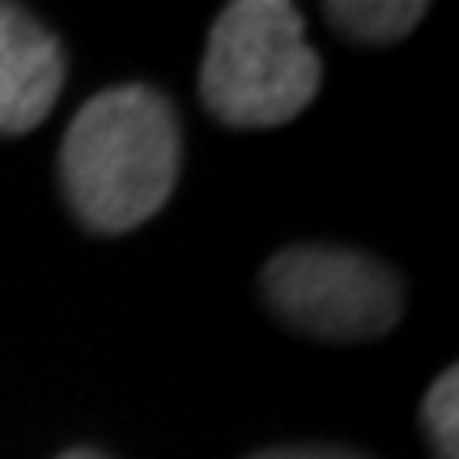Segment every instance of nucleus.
I'll return each instance as SVG.
<instances>
[{"label":"nucleus","instance_id":"f257e3e1","mask_svg":"<svg viewBox=\"0 0 459 459\" xmlns=\"http://www.w3.org/2000/svg\"><path fill=\"white\" fill-rule=\"evenodd\" d=\"M179 115L158 85H111L73 115L60 145L68 209L94 234H128L179 183Z\"/></svg>","mask_w":459,"mask_h":459},{"label":"nucleus","instance_id":"f03ea898","mask_svg":"<svg viewBox=\"0 0 459 459\" xmlns=\"http://www.w3.org/2000/svg\"><path fill=\"white\" fill-rule=\"evenodd\" d=\"M324 65L290 0H234L217 13L200 99L226 128H281L319 94Z\"/></svg>","mask_w":459,"mask_h":459},{"label":"nucleus","instance_id":"7ed1b4c3","mask_svg":"<svg viewBox=\"0 0 459 459\" xmlns=\"http://www.w3.org/2000/svg\"><path fill=\"white\" fill-rule=\"evenodd\" d=\"M264 298L277 319L319 341H375L404 315V285L375 255L302 243L264 264Z\"/></svg>","mask_w":459,"mask_h":459},{"label":"nucleus","instance_id":"20e7f679","mask_svg":"<svg viewBox=\"0 0 459 459\" xmlns=\"http://www.w3.org/2000/svg\"><path fill=\"white\" fill-rule=\"evenodd\" d=\"M65 85V48L30 9L0 0V136H22L51 115Z\"/></svg>","mask_w":459,"mask_h":459},{"label":"nucleus","instance_id":"39448f33","mask_svg":"<svg viewBox=\"0 0 459 459\" xmlns=\"http://www.w3.org/2000/svg\"><path fill=\"white\" fill-rule=\"evenodd\" d=\"M426 13L429 4H421V0H332V4H324L332 30L344 34L349 43H361V48H383V43L409 39Z\"/></svg>","mask_w":459,"mask_h":459},{"label":"nucleus","instance_id":"423d86ee","mask_svg":"<svg viewBox=\"0 0 459 459\" xmlns=\"http://www.w3.org/2000/svg\"><path fill=\"white\" fill-rule=\"evenodd\" d=\"M455 409H459V370H443L429 383L426 404H421V426L438 459H459V429H455Z\"/></svg>","mask_w":459,"mask_h":459},{"label":"nucleus","instance_id":"0eeeda50","mask_svg":"<svg viewBox=\"0 0 459 459\" xmlns=\"http://www.w3.org/2000/svg\"><path fill=\"white\" fill-rule=\"evenodd\" d=\"M247 459H370V455L349 451V446H328V443H298V446H268V451H255Z\"/></svg>","mask_w":459,"mask_h":459},{"label":"nucleus","instance_id":"6e6552de","mask_svg":"<svg viewBox=\"0 0 459 459\" xmlns=\"http://www.w3.org/2000/svg\"><path fill=\"white\" fill-rule=\"evenodd\" d=\"M56 459H107V455L94 451V446H73V451H65V455H56Z\"/></svg>","mask_w":459,"mask_h":459}]
</instances>
